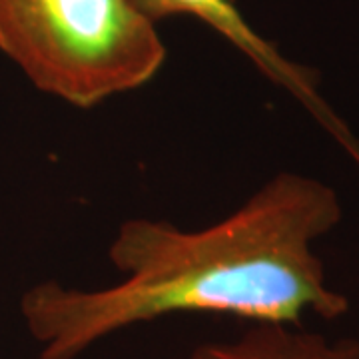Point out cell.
Listing matches in <instances>:
<instances>
[{
  "label": "cell",
  "instance_id": "obj_2",
  "mask_svg": "<svg viewBox=\"0 0 359 359\" xmlns=\"http://www.w3.org/2000/svg\"><path fill=\"white\" fill-rule=\"evenodd\" d=\"M0 50L34 88L76 108L142 88L168 56L132 0H0Z\"/></svg>",
  "mask_w": 359,
  "mask_h": 359
},
{
  "label": "cell",
  "instance_id": "obj_5",
  "mask_svg": "<svg viewBox=\"0 0 359 359\" xmlns=\"http://www.w3.org/2000/svg\"><path fill=\"white\" fill-rule=\"evenodd\" d=\"M358 359H359V358H358Z\"/></svg>",
  "mask_w": 359,
  "mask_h": 359
},
{
  "label": "cell",
  "instance_id": "obj_1",
  "mask_svg": "<svg viewBox=\"0 0 359 359\" xmlns=\"http://www.w3.org/2000/svg\"><path fill=\"white\" fill-rule=\"evenodd\" d=\"M341 218L330 184L280 172L204 230L124 222L108 250L122 282L102 290L42 282L22 295L20 311L39 359H76L108 335L172 313L290 325H302L308 313L337 320L349 299L327 283L313 244Z\"/></svg>",
  "mask_w": 359,
  "mask_h": 359
},
{
  "label": "cell",
  "instance_id": "obj_3",
  "mask_svg": "<svg viewBox=\"0 0 359 359\" xmlns=\"http://www.w3.org/2000/svg\"><path fill=\"white\" fill-rule=\"evenodd\" d=\"M132 2L154 25L172 16H196L212 30H216L231 46H236L244 56H248L266 76L285 86L290 92H294L320 118L321 124L332 130V134L346 146L347 152L359 164V142L346 128V124L330 110V106L321 100V96L318 94V74L306 66L287 60L273 44L262 39L238 11L236 0H132Z\"/></svg>",
  "mask_w": 359,
  "mask_h": 359
},
{
  "label": "cell",
  "instance_id": "obj_4",
  "mask_svg": "<svg viewBox=\"0 0 359 359\" xmlns=\"http://www.w3.org/2000/svg\"><path fill=\"white\" fill-rule=\"evenodd\" d=\"M359 344L327 339L290 323H252L230 341H208L190 359H358Z\"/></svg>",
  "mask_w": 359,
  "mask_h": 359
}]
</instances>
